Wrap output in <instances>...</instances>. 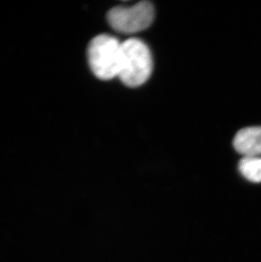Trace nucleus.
<instances>
[{"label": "nucleus", "mask_w": 261, "mask_h": 262, "mask_svg": "<svg viewBox=\"0 0 261 262\" xmlns=\"http://www.w3.org/2000/svg\"><path fill=\"white\" fill-rule=\"evenodd\" d=\"M153 71V59L148 46L138 38L122 42L118 77L127 87L143 84Z\"/></svg>", "instance_id": "1"}, {"label": "nucleus", "mask_w": 261, "mask_h": 262, "mask_svg": "<svg viewBox=\"0 0 261 262\" xmlns=\"http://www.w3.org/2000/svg\"><path fill=\"white\" fill-rule=\"evenodd\" d=\"M121 46L122 42L111 35H99L91 40L88 48V59L92 72L98 78L111 80L118 77Z\"/></svg>", "instance_id": "2"}, {"label": "nucleus", "mask_w": 261, "mask_h": 262, "mask_svg": "<svg viewBox=\"0 0 261 262\" xmlns=\"http://www.w3.org/2000/svg\"><path fill=\"white\" fill-rule=\"evenodd\" d=\"M155 10L148 1H142L130 7H115L107 14L110 25L116 32L130 34L148 28L153 23Z\"/></svg>", "instance_id": "3"}, {"label": "nucleus", "mask_w": 261, "mask_h": 262, "mask_svg": "<svg viewBox=\"0 0 261 262\" xmlns=\"http://www.w3.org/2000/svg\"><path fill=\"white\" fill-rule=\"evenodd\" d=\"M233 145L244 157L261 155V126H250L242 129L236 134Z\"/></svg>", "instance_id": "4"}, {"label": "nucleus", "mask_w": 261, "mask_h": 262, "mask_svg": "<svg viewBox=\"0 0 261 262\" xmlns=\"http://www.w3.org/2000/svg\"><path fill=\"white\" fill-rule=\"evenodd\" d=\"M239 171L250 182L261 183V157H244L239 162Z\"/></svg>", "instance_id": "5"}]
</instances>
